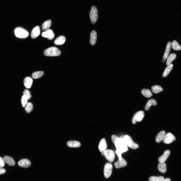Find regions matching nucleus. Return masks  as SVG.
<instances>
[{
  "instance_id": "obj_36",
  "label": "nucleus",
  "mask_w": 181,
  "mask_h": 181,
  "mask_svg": "<svg viewBox=\"0 0 181 181\" xmlns=\"http://www.w3.org/2000/svg\"><path fill=\"white\" fill-rule=\"evenodd\" d=\"M115 152L119 157V159L121 160L122 158L121 155L122 153L120 150L117 149L116 150Z\"/></svg>"
},
{
  "instance_id": "obj_32",
  "label": "nucleus",
  "mask_w": 181,
  "mask_h": 181,
  "mask_svg": "<svg viewBox=\"0 0 181 181\" xmlns=\"http://www.w3.org/2000/svg\"><path fill=\"white\" fill-rule=\"evenodd\" d=\"M172 49L174 50H181V46L176 40H173L171 43Z\"/></svg>"
},
{
  "instance_id": "obj_14",
  "label": "nucleus",
  "mask_w": 181,
  "mask_h": 181,
  "mask_svg": "<svg viewBox=\"0 0 181 181\" xmlns=\"http://www.w3.org/2000/svg\"><path fill=\"white\" fill-rule=\"evenodd\" d=\"M40 28L39 26H37L34 27L32 30L31 36L32 39L36 38L40 34Z\"/></svg>"
},
{
  "instance_id": "obj_15",
  "label": "nucleus",
  "mask_w": 181,
  "mask_h": 181,
  "mask_svg": "<svg viewBox=\"0 0 181 181\" xmlns=\"http://www.w3.org/2000/svg\"><path fill=\"white\" fill-rule=\"evenodd\" d=\"M107 145L105 139L102 138L100 141L98 147L99 150L102 152L106 149Z\"/></svg>"
},
{
  "instance_id": "obj_20",
  "label": "nucleus",
  "mask_w": 181,
  "mask_h": 181,
  "mask_svg": "<svg viewBox=\"0 0 181 181\" xmlns=\"http://www.w3.org/2000/svg\"><path fill=\"white\" fill-rule=\"evenodd\" d=\"M157 104V102L155 100L153 99H150L147 102L145 107V109L146 111H148L151 106H156Z\"/></svg>"
},
{
  "instance_id": "obj_11",
  "label": "nucleus",
  "mask_w": 181,
  "mask_h": 181,
  "mask_svg": "<svg viewBox=\"0 0 181 181\" xmlns=\"http://www.w3.org/2000/svg\"><path fill=\"white\" fill-rule=\"evenodd\" d=\"M18 164L20 166L24 168H27L30 166L31 162L28 159H24L19 161Z\"/></svg>"
},
{
  "instance_id": "obj_31",
  "label": "nucleus",
  "mask_w": 181,
  "mask_h": 181,
  "mask_svg": "<svg viewBox=\"0 0 181 181\" xmlns=\"http://www.w3.org/2000/svg\"><path fill=\"white\" fill-rule=\"evenodd\" d=\"M164 179V178L162 176H152L149 177V181H163Z\"/></svg>"
},
{
  "instance_id": "obj_30",
  "label": "nucleus",
  "mask_w": 181,
  "mask_h": 181,
  "mask_svg": "<svg viewBox=\"0 0 181 181\" xmlns=\"http://www.w3.org/2000/svg\"><path fill=\"white\" fill-rule=\"evenodd\" d=\"M44 74L42 71H39L33 72L32 75V77L34 79H37L42 76Z\"/></svg>"
},
{
  "instance_id": "obj_35",
  "label": "nucleus",
  "mask_w": 181,
  "mask_h": 181,
  "mask_svg": "<svg viewBox=\"0 0 181 181\" xmlns=\"http://www.w3.org/2000/svg\"><path fill=\"white\" fill-rule=\"evenodd\" d=\"M21 102L23 107H24L27 103V99L23 95L22 97Z\"/></svg>"
},
{
  "instance_id": "obj_26",
  "label": "nucleus",
  "mask_w": 181,
  "mask_h": 181,
  "mask_svg": "<svg viewBox=\"0 0 181 181\" xmlns=\"http://www.w3.org/2000/svg\"><path fill=\"white\" fill-rule=\"evenodd\" d=\"M51 24V21L48 20L44 22L42 25V29L43 31H46L50 27Z\"/></svg>"
},
{
  "instance_id": "obj_18",
  "label": "nucleus",
  "mask_w": 181,
  "mask_h": 181,
  "mask_svg": "<svg viewBox=\"0 0 181 181\" xmlns=\"http://www.w3.org/2000/svg\"><path fill=\"white\" fill-rule=\"evenodd\" d=\"M67 144L68 147L71 148H78L81 146L80 143L75 141H70L67 142Z\"/></svg>"
},
{
  "instance_id": "obj_23",
  "label": "nucleus",
  "mask_w": 181,
  "mask_h": 181,
  "mask_svg": "<svg viewBox=\"0 0 181 181\" xmlns=\"http://www.w3.org/2000/svg\"><path fill=\"white\" fill-rule=\"evenodd\" d=\"M171 46V43L170 42H168L166 47L165 51L163 57V59L165 60L167 58L168 54L170 51Z\"/></svg>"
},
{
  "instance_id": "obj_33",
  "label": "nucleus",
  "mask_w": 181,
  "mask_h": 181,
  "mask_svg": "<svg viewBox=\"0 0 181 181\" xmlns=\"http://www.w3.org/2000/svg\"><path fill=\"white\" fill-rule=\"evenodd\" d=\"M33 105L32 103L30 102L27 103L26 105L25 110L27 113H30L33 110Z\"/></svg>"
},
{
  "instance_id": "obj_2",
  "label": "nucleus",
  "mask_w": 181,
  "mask_h": 181,
  "mask_svg": "<svg viewBox=\"0 0 181 181\" xmlns=\"http://www.w3.org/2000/svg\"><path fill=\"white\" fill-rule=\"evenodd\" d=\"M61 53L59 50L55 47H50L44 51V55L47 56H57L59 55Z\"/></svg>"
},
{
  "instance_id": "obj_5",
  "label": "nucleus",
  "mask_w": 181,
  "mask_h": 181,
  "mask_svg": "<svg viewBox=\"0 0 181 181\" xmlns=\"http://www.w3.org/2000/svg\"><path fill=\"white\" fill-rule=\"evenodd\" d=\"M98 11L96 7L93 6L89 13V16L92 23L95 24L97 22L98 18Z\"/></svg>"
},
{
  "instance_id": "obj_24",
  "label": "nucleus",
  "mask_w": 181,
  "mask_h": 181,
  "mask_svg": "<svg viewBox=\"0 0 181 181\" xmlns=\"http://www.w3.org/2000/svg\"><path fill=\"white\" fill-rule=\"evenodd\" d=\"M158 169L159 171L162 173L166 172L167 167L166 164L164 162L159 163L158 166Z\"/></svg>"
},
{
  "instance_id": "obj_17",
  "label": "nucleus",
  "mask_w": 181,
  "mask_h": 181,
  "mask_svg": "<svg viewBox=\"0 0 181 181\" xmlns=\"http://www.w3.org/2000/svg\"><path fill=\"white\" fill-rule=\"evenodd\" d=\"M3 159L5 162L9 165L13 166L15 164V162L11 157L9 156H6L3 158Z\"/></svg>"
},
{
  "instance_id": "obj_12",
  "label": "nucleus",
  "mask_w": 181,
  "mask_h": 181,
  "mask_svg": "<svg viewBox=\"0 0 181 181\" xmlns=\"http://www.w3.org/2000/svg\"><path fill=\"white\" fill-rule=\"evenodd\" d=\"M127 164L126 161L124 158H122L121 160L119 159L114 164L115 167L116 168H119L125 166Z\"/></svg>"
},
{
  "instance_id": "obj_8",
  "label": "nucleus",
  "mask_w": 181,
  "mask_h": 181,
  "mask_svg": "<svg viewBox=\"0 0 181 181\" xmlns=\"http://www.w3.org/2000/svg\"><path fill=\"white\" fill-rule=\"evenodd\" d=\"M112 166L110 163H106L104 166V174L105 178H107L111 175L112 173Z\"/></svg>"
},
{
  "instance_id": "obj_6",
  "label": "nucleus",
  "mask_w": 181,
  "mask_h": 181,
  "mask_svg": "<svg viewBox=\"0 0 181 181\" xmlns=\"http://www.w3.org/2000/svg\"><path fill=\"white\" fill-rule=\"evenodd\" d=\"M16 36L20 38H25L29 35L28 32L26 30L21 28H17L15 30Z\"/></svg>"
},
{
  "instance_id": "obj_4",
  "label": "nucleus",
  "mask_w": 181,
  "mask_h": 181,
  "mask_svg": "<svg viewBox=\"0 0 181 181\" xmlns=\"http://www.w3.org/2000/svg\"><path fill=\"white\" fill-rule=\"evenodd\" d=\"M102 156H104L105 158L111 162H113L115 158V153L112 150L106 149L102 152Z\"/></svg>"
},
{
  "instance_id": "obj_10",
  "label": "nucleus",
  "mask_w": 181,
  "mask_h": 181,
  "mask_svg": "<svg viewBox=\"0 0 181 181\" xmlns=\"http://www.w3.org/2000/svg\"><path fill=\"white\" fill-rule=\"evenodd\" d=\"M41 35L42 37L47 38L49 40L53 39L55 36V34L53 31L51 29H48L45 31L42 32Z\"/></svg>"
},
{
  "instance_id": "obj_16",
  "label": "nucleus",
  "mask_w": 181,
  "mask_h": 181,
  "mask_svg": "<svg viewBox=\"0 0 181 181\" xmlns=\"http://www.w3.org/2000/svg\"><path fill=\"white\" fill-rule=\"evenodd\" d=\"M90 36V43L92 45H94L96 44L97 39V34L96 31L94 30L92 31Z\"/></svg>"
},
{
  "instance_id": "obj_27",
  "label": "nucleus",
  "mask_w": 181,
  "mask_h": 181,
  "mask_svg": "<svg viewBox=\"0 0 181 181\" xmlns=\"http://www.w3.org/2000/svg\"><path fill=\"white\" fill-rule=\"evenodd\" d=\"M141 92L142 95L146 98H149L152 96V93L149 89H143L142 90Z\"/></svg>"
},
{
  "instance_id": "obj_25",
  "label": "nucleus",
  "mask_w": 181,
  "mask_h": 181,
  "mask_svg": "<svg viewBox=\"0 0 181 181\" xmlns=\"http://www.w3.org/2000/svg\"><path fill=\"white\" fill-rule=\"evenodd\" d=\"M173 67V64L171 63L166 67L163 73V76L164 77L167 76L172 69Z\"/></svg>"
},
{
  "instance_id": "obj_7",
  "label": "nucleus",
  "mask_w": 181,
  "mask_h": 181,
  "mask_svg": "<svg viewBox=\"0 0 181 181\" xmlns=\"http://www.w3.org/2000/svg\"><path fill=\"white\" fill-rule=\"evenodd\" d=\"M144 112L142 111H140L137 112L134 115L132 119V123L135 124L137 122L141 121L144 117Z\"/></svg>"
},
{
  "instance_id": "obj_21",
  "label": "nucleus",
  "mask_w": 181,
  "mask_h": 181,
  "mask_svg": "<svg viewBox=\"0 0 181 181\" xmlns=\"http://www.w3.org/2000/svg\"><path fill=\"white\" fill-rule=\"evenodd\" d=\"M66 40L65 37L63 36H60L57 38L54 41V43L57 45H61L64 43Z\"/></svg>"
},
{
  "instance_id": "obj_34",
  "label": "nucleus",
  "mask_w": 181,
  "mask_h": 181,
  "mask_svg": "<svg viewBox=\"0 0 181 181\" xmlns=\"http://www.w3.org/2000/svg\"><path fill=\"white\" fill-rule=\"evenodd\" d=\"M23 94V95L27 99H30L31 97L30 92L27 89H25Z\"/></svg>"
},
{
  "instance_id": "obj_39",
  "label": "nucleus",
  "mask_w": 181,
  "mask_h": 181,
  "mask_svg": "<svg viewBox=\"0 0 181 181\" xmlns=\"http://www.w3.org/2000/svg\"><path fill=\"white\" fill-rule=\"evenodd\" d=\"M6 172V170L5 169L0 168V174L4 173Z\"/></svg>"
},
{
  "instance_id": "obj_40",
  "label": "nucleus",
  "mask_w": 181,
  "mask_h": 181,
  "mask_svg": "<svg viewBox=\"0 0 181 181\" xmlns=\"http://www.w3.org/2000/svg\"><path fill=\"white\" fill-rule=\"evenodd\" d=\"M163 181H171L170 179L168 178L165 179Z\"/></svg>"
},
{
  "instance_id": "obj_19",
  "label": "nucleus",
  "mask_w": 181,
  "mask_h": 181,
  "mask_svg": "<svg viewBox=\"0 0 181 181\" xmlns=\"http://www.w3.org/2000/svg\"><path fill=\"white\" fill-rule=\"evenodd\" d=\"M33 82L32 79L30 77H26L24 80V84L25 87L28 88H30Z\"/></svg>"
},
{
  "instance_id": "obj_41",
  "label": "nucleus",
  "mask_w": 181,
  "mask_h": 181,
  "mask_svg": "<svg viewBox=\"0 0 181 181\" xmlns=\"http://www.w3.org/2000/svg\"><path fill=\"white\" fill-rule=\"evenodd\" d=\"M165 60H165L164 59H163L162 60V61L163 62H165Z\"/></svg>"
},
{
  "instance_id": "obj_9",
  "label": "nucleus",
  "mask_w": 181,
  "mask_h": 181,
  "mask_svg": "<svg viewBox=\"0 0 181 181\" xmlns=\"http://www.w3.org/2000/svg\"><path fill=\"white\" fill-rule=\"evenodd\" d=\"M175 140V137L172 133L169 132L165 134L162 141L165 144H169L172 143Z\"/></svg>"
},
{
  "instance_id": "obj_29",
  "label": "nucleus",
  "mask_w": 181,
  "mask_h": 181,
  "mask_svg": "<svg viewBox=\"0 0 181 181\" xmlns=\"http://www.w3.org/2000/svg\"><path fill=\"white\" fill-rule=\"evenodd\" d=\"M151 89L153 93L155 94H157L162 92L163 89L159 86L155 85L151 87Z\"/></svg>"
},
{
  "instance_id": "obj_13",
  "label": "nucleus",
  "mask_w": 181,
  "mask_h": 181,
  "mask_svg": "<svg viewBox=\"0 0 181 181\" xmlns=\"http://www.w3.org/2000/svg\"><path fill=\"white\" fill-rule=\"evenodd\" d=\"M170 151L168 150L165 151L163 154L158 158V161L160 162L163 163L165 162L169 156Z\"/></svg>"
},
{
  "instance_id": "obj_37",
  "label": "nucleus",
  "mask_w": 181,
  "mask_h": 181,
  "mask_svg": "<svg viewBox=\"0 0 181 181\" xmlns=\"http://www.w3.org/2000/svg\"><path fill=\"white\" fill-rule=\"evenodd\" d=\"M5 162L3 159L0 157V168H2L5 166Z\"/></svg>"
},
{
  "instance_id": "obj_3",
  "label": "nucleus",
  "mask_w": 181,
  "mask_h": 181,
  "mask_svg": "<svg viewBox=\"0 0 181 181\" xmlns=\"http://www.w3.org/2000/svg\"><path fill=\"white\" fill-rule=\"evenodd\" d=\"M123 139L127 146L130 148L133 149H136L139 148L138 145L133 142L129 136L125 135L123 137Z\"/></svg>"
},
{
  "instance_id": "obj_28",
  "label": "nucleus",
  "mask_w": 181,
  "mask_h": 181,
  "mask_svg": "<svg viewBox=\"0 0 181 181\" xmlns=\"http://www.w3.org/2000/svg\"><path fill=\"white\" fill-rule=\"evenodd\" d=\"M176 57V55L174 53H172L170 54L168 56L166 62V65H169Z\"/></svg>"
},
{
  "instance_id": "obj_1",
  "label": "nucleus",
  "mask_w": 181,
  "mask_h": 181,
  "mask_svg": "<svg viewBox=\"0 0 181 181\" xmlns=\"http://www.w3.org/2000/svg\"><path fill=\"white\" fill-rule=\"evenodd\" d=\"M114 143L117 149L120 150L122 153L127 151V146L123 141V137H118Z\"/></svg>"
},
{
  "instance_id": "obj_22",
  "label": "nucleus",
  "mask_w": 181,
  "mask_h": 181,
  "mask_svg": "<svg viewBox=\"0 0 181 181\" xmlns=\"http://www.w3.org/2000/svg\"><path fill=\"white\" fill-rule=\"evenodd\" d=\"M165 134V132L164 131L162 130L156 136L155 140L157 143H159L163 140Z\"/></svg>"
},
{
  "instance_id": "obj_38",
  "label": "nucleus",
  "mask_w": 181,
  "mask_h": 181,
  "mask_svg": "<svg viewBox=\"0 0 181 181\" xmlns=\"http://www.w3.org/2000/svg\"><path fill=\"white\" fill-rule=\"evenodd\" d=\"M118 138V137L115 135H112L111 137L113 143L114 142L115 140Z\"/></svg>"
}]
</instances>
